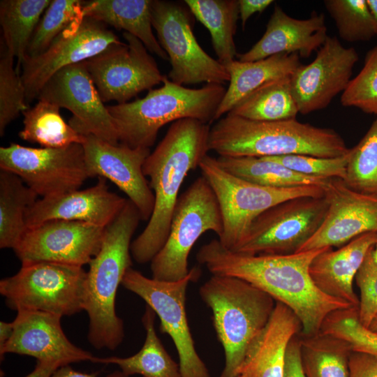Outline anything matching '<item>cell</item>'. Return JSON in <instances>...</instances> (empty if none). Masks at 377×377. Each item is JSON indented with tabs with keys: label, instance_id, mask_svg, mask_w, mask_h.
Masks as SVG:
<instances>
[{
	"label": "cell",
	"instance_id": "obj_29",
	"mask_svg": "<svg viewBox=\"0 0 377 377\" xmlns=\"http://www.w3.org/2000/svg\"><path fill=\"white\" fill-rule=\"evenodd\" d=\"M191 14L209 31L217 60L225 67L235 60L234 40L239 17L238 0H185Z\"/></svg>",
	"mask_w": 377,
	"mask_h": 377
},
{
	"label": "cell",
	"instance_id": "obj_6",
	"mask_svg": "<svg viewBox=\"0 0 377 377\" xmlns=\"http://www.w3.org/2000/svg\"><path fill=\"white\" fill-rule=\"evenodd\" d=\"M212 311L213 325L225 354L219 377H237L251 344L265 328L276 301L241 279L212 275L199 288Z\"/></svg>",
	"mask_w": 377,
	"mask_h": 377
},
{
	"label": "cell",
	"instance_id": "obj_36",
	"mask_svg": "<svg viewBox=\"0 0 377 377\" xmlns=\"http://www.w3.org/2000/svg\"><path fill=\"white\" fill-rule=\"evenodd\" d=\"M343 181L357 192L377 195V116L358 144L350 148Z\"/></svg>",
	"mask_w": 377,
	"mask_h": 377
},
{
	"label": "cell",
	"instance_id": "obj_41",
	"mask_svg": "<svg viewBox=\"0 0 377 377\" xmlns=\"http://www.w3.org/2000/svg\"><path fill=\"white\" fill-rule=\"evenodd\" d=\"M340 101L344 107L377 116V45L367 52L363 67L350 80Z\"/></svg>",
	"mask_w": 377,
	"mask_h": 377
},
{
	"label": "cell",
	"instance_id": "obj_16",
	"mask_svg": "<svg viewBox=\"0 0 377 377\" xmlns=\"http://www.w3.org/2000/svg\"><path fill=\"white\" fill-rule=\"evenodd\" d=\"M37 99L71 111L73 117L68 124L77 133L94 135L113 145L119 143L113 119L84 61L57 72L43 87Z\"/></svg>",
	"mask_w": 377,
	"mask_h": 377
},
{
	"label": "cell",
	"instance_id": "obj_7",
	"mask_svg": "<svg viewBox=\"0 0 377 377\" xmlns=\"http://www.w3.org/2000/svg\"><path fill=\"white\" fill-rule=\"evenodd\" d=\"M199 168L221 209L223 229L218 240L232 251L240 246L253 221L267 209L295 198L325 194V187L320 186L272 188L250 182L228 172L209 155L201 161Z\"/></svg>",
	"mask_w": 377,
	"mask_h": 377
},
{
	"label": "cell",
	"instance_id": "obj_25",
	"mask_svg": "<svg viewBox=\"0 0 377 377\" xmlns=\"http://www.w3.org/2000/svg\"><path fill=\"white\" fill-rule=\"evenodd\" d=\"M301 330L296 315L276 302L269 320L248 349L238 376L284 377L288 346Z\"/></svg>",
	"mask_w": 377,
	"mask_h": 377
},
{
	"label": "cell",
	"instance_id": "obj_40",
	"mask_svg": "<svg viewBox=\"0 0 377 377\" xmlns=\"http://www.w3.org/2000/svg\"><path fill=\"white\" fill-rule=\"evenodd\" d=\"M320 332L346 341L352 351L377 355V333L360 323L357 308L332 313L323 323Z\"/></svg>",
	"mask_w": 377,
	"mask_h": 377
},
{
	"label": "cell",
	"instance_id": "obj_21",
	"mask_svg": "<svg viewBox=\"0 0 377 377\" xmlns=\"http://www.w3.org/2000/svg\"><path fill=\"white\" fill-rule=\"evenodd\" d=\"M10 340L0 349L2 361L7 353L28 355L36 362L59 367L90 361L95 356L73 344L66 336L59 315L34 310L17 311Z\"/></svg>",
	"mask_w": 377,
	"mask_h": 377
},
{
	"label": "cell",
	"instance_id": "obj_30",
	"mask_svg": "<svg viewBox=\"0 0 377 377\" xmlns=\"http://www.w3.org/2000/svg\"><path fill=\"white\" fill-rule=\"evenodd\" d=\"M219 165L228 172L250 182L272 188L302 186L326 187L331 179L304 175L265 157L218 156Z\"/></svg>",
	"mask_w": 377,
	"mask_h": 377
},
{
	"label": "cell",
	"instance_id": "obj_47",
	"mask_svg": "<svg viewBox=\"0 0 377 377\" xmlns=\"http://www.w3.org/2000/svg\"><path fill=\"white\" fill-rule=\"evenodd\" d=\"M98 373H84L73 369L70 365H65L57 369L51 377H97ZM106 377H131L121 370H116Z\"/></svg>",
	"mask_w": 377,
	"mask_h": 377
},
{
	"label": "cell",
	"instance_id": "obj_14",
	"mask_svg": "<svg viewBox=\"0 0 377 377\" xmlns=\"http://www.w3.org/2000/svg\"><path fill=\"white\" fill-rule=\"evenodd\" d=\"M123 37L126 43L112 44L84 61L103 103H127L140 92L163 83L165 76L138 38L125 31Z\"/></svg>",
	"mask_w": 377,
	"mask_h": 377
},
{
	"label": "cell",
	"instance_id": "obj_34",
	"mask_svg": "<svg viewBox=\"0 0 377 377\" xmlns=\"http://www.w3.org/2000/svg\"><path fill=\"white\" fill-rule=\"evenodd\" d=\"M351 353L346 341L321 332L300 339L301 362L305 377H349Z\"/></svg>",
	"mask_w": 377,
	"mask_h": 377
},
{
	"label": "cell",
	"instance_id": "obj_49",
	"mask_svg": "<svg viewBox=\"0 0 377 377\" xmlns=\"http://www.w3.org/2000/svg\"><path fill=\"white\" fill-rule=\"evenodd\" d=\"M14 330L13 322H0V349L2 348L12 337Z\"/></svg>",
	"mask_w": 377,
	"mask_h": 377
},
{
	"label": "cell",
	"instance_id": "obj_52",
	"mask_svg": "<svg viewBox=\"0 0 377 377\" xmlns=\"http://www.w3.org/2000/svg\"><path fill=\"white\" fill-rule=\"evenodd\" d=\"M368 328L370 329L371 331L377 333V314L371 321Z\"/></svg>",
	"mask_w": 377,
	"mask_h": 377
},
{
	"label": "cell",
	"instance_id": "obj_2",
	"mask_svg": "<svg viewBox=\"0 0 377 377\" xmlns=\"http://www.w3.org/2000/svg\"><path fill=\"white\" fill-rule=\"evenodd\" d=\"M209 124L191 118L173 122L143 165L154 195L152 214L131 242V254L139 264L151 262L164 245L178 195L191 170L207 155Z\"/></svg>",
	"mask_w": 377,
	"mask_h": 377
},
{
	"label": "cell",
	"instance_id": "obj_18",
	"mask_svg": "<svg viewBox=\"0 0 377 377\" xmlns=\"http://www.w3.org/2000/svg\"><path fill=\"white\" fill-rule=\"evenodd\" d=\"M359 55L346 47L336 36H327L315 59L300 64L290 77L299 113L308 114L326 108L347 87Z\"/></svg>",
	"mask_w": 377,
	"mask_h": 377
},
{
	"label": "cell",
	"instance_id": "obj_53",
	"mask_svg": "<svg viewBox=\"0 0 377 377\" xmlns=\"http://www.w3.org/2000/svg\"><path fill=\"white\" fill-rule=\"evenodd\" d=\"M237 377H239V376H237Z\"/></svg>",
	"mask_w": 377,
	"mask_h": 377
},
{
	"label": "cell",
	"instance_id": "obj_12",
	"mask_svg": "<svg viewBox=\"0 0 377 377\" xmlns=\"http://www.w3.org/2000/svg\"><path fill=\"white\" fill-rule=\"evenodd\" d=\"M328 209L325 195L280 202L260 214L235 252L283 255L296 253L318 230Z\"/></svg>",
	"mask_w": 377,
	"mask_h": 377
},
{
	"label": "cell",
	"instance_id": "obj_5",
	"mask_svg": "<svg viewBox=\"0 0 377 377\" xmlns=\"http://www.w3.org/2000/svg\"><path fill=\"white\" fill-rule=\"evenodd\" d=\"M222 84H206L192 89L165 76L162 86L131 102L107 106L119 134V142L131 148H148L154 144L159 130L170 122L191 118L214 122L226 94Z\"/></svg>",
	"mask_w": 377,
	"mask_h": 377
},
{
	"label": "cell",
	"instance_id": "obj_32",
	"mask_svg": "<svg viewBox=\"0 0 377 377\" xmlns=\"http://www.w3.org/2000/svg\"><path fill=\"white\" fill-rule=\"evenodd\" d=\"M38 195L17 175L0 171V248L13 249L27 228L25 215Z\"/></svg>",
	"mask_w": 377,
	"mask_h": 377
},
{
	"label": "cell",
	"instance_id": "obj_33",
	"mask_svg": "<svg viewBox=\"0 0 377 377\" xmlns=\"http://www.w3.org/2000/svg\"><path fill=\"white\" fill-rule=\"evenodd\" d=\"M23 128L19 137L36 142L42 147H64L72 144H82L85 136L77 133L60 114V108L45 101H38L22 113Z\"/></svg>",
	"mask_w": 377,
	"mask_h": 377
},
{
	"label": "cell",
	"instance_id": "obj_27",
	"mask_svg": "<svg viewBox=\"0 0 377 377\" xmlns=\"http://www.w3.org/2000/svg\"><path fill=\"white\" fill-rule=\"evenodd\" d=\"M151 4L152 0L83 1L82 11L86 17L131 34L150 52L163 60H168L153 32Z\"/></svg>",
	"mask_w": 377,
	"mask_h": 377
},
{
	"label": "cell",
	"instance_id": "obj_31",
	"mask_svg": "<svg viewBox=\"0 0 377 377\" xmlns=\"http://www.w3.org/2000/svg\"><path fill=\"white\" fill-rule=\"evenodd\" d=\"M51 1L1 0L0 24L2 36L9 52L17 59L15 70L20 71L26 57L31 36Z\"/></svg>",
	"mask_w": 377,
	"mask_h": 377
},
{
	"label": "cell",
	"instance_id": "obj_4",
	"mask_svg": "<svg viewBox=\"0 0 377 377\" xmlns=\"http://www.w3.org/2000/svg\"><path fill=\"white\" fill-rule=\"evenodd\" d=\"M140 220L138 210L128 199L105 227L101 249L89 264L84 311L89 320L87 339L96 349L115 350L124 338V323L116 313V295L132 266L131 239Z\"/></svg>",
	"mask_w": 377,
	"mask_h": 377
},
{
	"label": "cell",
	"instance_id": "obj_26",
	"mask_svg": "<svg viewBox=\"0 0 377 377\" xmlns=\"http://www.w3.org/2000/svg\"><path fill=\"white\" fill-rule=\"evenodd\" d=\"M300 57L297 53H282L254 61L234 60L226 67L230 74L229 85L214 121L230 112L239 102L262 87L290 77L301 64Z\"/></svg>",
	"mask_w": 377,
	"mask_h": 377
},
{
	"label": "cell",
	"instance_id": "obj_11",
	"mask_svg": "<svg viewBox=\"0 0 377 377\" xmlns=\"http://www.w3.org/2000/svg\"><path fill=\"white\" fill-rule=\"evenodd\" d=\"M201 274L193 267L184 279L164 281L148 278L130 267L121 285L141 297L160 319V330L168 334L177 349L183 377H211L207 366L198 354L186 313V293L191 281Z\"/></svg>",
	"mask_w": 377,
	"mask_h": 377
},
{
	"label": "cell",
	"instance_id": "obj_20",
	"mask_svg": "<svg viewBox=\"0 0 377 377\" xmlns=\"http://www.w3.org/2000/svg\"><path fill=\"white\" fill-rule=\"evenodd\" d=\"M328 209L321 226L296 252L341 247L367 232L377 233V195L357 192L331 178L325 194Z\"/></svg>",
	"mask_w": 377,
	"mask_h": 377
},
{
	"label": "cell",
	"instance_id": "obj_48",
	"mask_svg": "<svg viewBox=\"0 0 377 377\" xmlns=\"http://www.w3.org/2000/svg\"><path fill=\"white\" fill-rule=\"evenodd\" d=\"M59 368L53 364L36 362L34 370L24 377H51Z\"/></svg>",
	"mask_w": 377,
	"mask_h": 377
},
{
	"label": "cell",
	"instance_id": "obj_51",
	"mask_svg": "<svg viewBox=\"0 0 377 377\" xmlns=\"http://www.w3.org/2000/svg\"><path fill=\"white\" fill-rule=\"evenodd\" d=\"M371 253L373 261L377 266V242L372 246Z\"/></svg>",
	"mask_w": 377,
	"mask_h": 377
},
{
	"label": "cell",
	"instance_id": "obj_9",
	"mask_svg": "<svg viewBox=\"0 0 377 377\" xmlns=\"http://www.w3.org/2000/svg\"><path fill=\"white\" fill-rule=\"evenodd\" d=\"M87 272L82 267L52 262L22 265L14 275L0 281L7 306L64 316L84 311Z\"/></svg>",
	"mask_w": 377,
	"mask_h": 377
},
{
	"label": "cell",
	"instance_id": "obj_19",
	"mask_svg": "<svg viewBox=\"0 0 377 377\" xmlns=\"http://www.w3.org/2000/svg\"><path fill=\"white\" fill-rule=\"evenodd\" d=\"M90 178L104 177L114 184L135 206L141 220L149 221L154 207V195L143 173L150 149L110 144L94 135L82 144Z\"/></svg>",
	"mask_w": 377,
	"mask_h": 377
},
{
	"label": "cell",
	"instance_id": "obj_24",
	"mask_svg": "<svg viewBox=\"0 0 377 377\" xmlns=\"http://www.w3.org/2000/svg\"><path fill=\"white\" fill-rule=\"evenodd\" d=\"M377 242L376 232H367L337 250L328 247L313 260L309 272L324 293L358 308L359 297L353 288L355 276L369 250Z\"/></svg>",
	"mask_w": 377,
	"mask_h": 377
},
{
	"label": "cell",
	"instance_id": "obj_10",
	"mask_svg": "<svg viewBox=\"0 0 377 377\" xmlns=\"http://www.w3.org/2000/svg\"><path fill=\"white\" fill-rule=\"evenodd\" d=\"M151 22L170 63L169 80L180 85L202 82L223 85L230 81L226 68L197 41L186 8L171 1L152 0Z\"/></svg>",
	"mask_w": 377,
	"mask_h": 377
},
{
	"label": "cell",
	"instance_id": "obj_43",
	"mask_svg": "<svg viewBox=\"0 0 377 377\" xmlns=\"http://www.w3.org/2000/svg\"><path fill=\"white\" fill-rule=\"evenodd\" d=\"M371 248L367 253L355 279L360 290L358 318L367 327H369L377 314V266L371 257Z\"/></svg>",
	"mask_w": 377,
	"mask_h": 377
},
{
	"label": "cell",
	"instance_id": "obj_1",
	"mask_svg": "<svg viewBox=\"0 0 377 377\" xmlns=\"http://www.w3.org/2000/svg\"><path fill=\"white\" fill-rule=\"evenodd\" d=\"M327 248L290 254L250 255L226 249L218 239H212L201 246L196 258L212 275L244 280L286 305L299 319L302 335L309 337L320 332L330 314L353 307L323 293L311 279L310 265Z\"/></svg>",
	"mask_w": 377,
	"mask_h": 377
},
{
	"label": "cell",
	"instance_id": "obj_28",
	"mask_svg": "<svg viewBox=\"0 0 377 377\" xmlns=\"http://www.w3.org/2000/svg\"><path fill=\"white\" fill-rule=\"evenodd\" d=\"M156 316L153 309L147 305L142 318L146 337L138 353L126 357L95 356L92 362L116 364L128 376L138 374L142 377H183L179 364L170 357L156 334Z\"/></svg>",
	"mask_w": 377,
	"mask_h": 377
},
{
	"label": "cell",
	"instance_id": "obj_46",
	"mask_svg": "<svg viewBox=\"0 0 377 377\" xmlns=\"http://www.w3.org/2000/svg\"><path fill=\"white\" fill-rule=\"evenodd\" d=\"M273 2L272 0H238L239 13L243 29L248 20L254 13H263Z\"/></svg>",
	"mask_w": 377,
	"mask_h": 377
},
{
	"label": "cell",
	"instance_id": "obj_13",
	"mask_svg": "<svg viewBox=\"0 0 377 377\" xmlns=\"http://www.w3.org/2000/svg\"><path fill=\"white\" fill-rule=\"evenodd\" d=\"M0 168L20 177L42 198L77 190L90 178L82 145L77 143L58 148L10 143L0 147Z\"/></svg>",
	"mask_w": 377,
	"mask_h": 377
},
{
	"label": "cell",
	"instance_id": "obj_39",
	"mask_svg": "<svg viewBox=\"0 0 377 377\" xmlns=\"http://www.w3.org/2000/svg\"><path fill=\"white\" fill-rule=\"evenodd\" d=\"M14 57L0 43V135L20 113L28 110L24 87L14 67Z\"/></svg>",
	"mask_w": 377,
	"mask_h": 377
},
{
	"label": "cell",
	"instance_id": "obj_3",
	"mask_svg": "<svg viewBox=\"0 0 377 377\" xmlns=\"http://www.w3.org/2000/svg\"><path fill=\"white\" fill-rule=\"evenodd\" d=\"M209 151L219 156L274 157L305 154L333 158L350 148L334 130L295 119L253 121L230 113L210 127Z\"/></svg>",
	"mask_w": 377,
	"mask_h": 377
},
{
	"label": "cell",
	"instance_id": "obj_42",
	"mask_svg": "<svg viewBox=\"0 0 377 377\" xmlns=\"http://www.w3.org/2000/svg\"><path fill=\"white\" fill-rule=\"evenodd\" d=\"M350 151L343 156L324 158L305 154H291L265 157L276 161L298 173L323 179H345Z\"/></svg>",
	"mask_w": 377,
	"mask_h": 377
},
{
	"label": "cell",
	"instance_id": "obj_37",
	"mask_svg": "<svg viewBox=\"0 0 377 377\" xmlns=\"http://www.w3.org/2000/svg\"><path fill=\"white\" fill-rule=\"evenodd\" d=\"M323 3L342 40L366 42L376 36L367 0H325Z\"/></svg>",
	"mask_w": 377,
	"mask_h": 377
},
{
	"label": "cell",
	"instance_id": "obj_17",
	"mask_svg": "<svg viewBox=\"0 0 377 377\" xmlns=\"http://www.w3.org/2000/svg\"><path fill=\"white\" fill-rule=\"evenodd\" d=\"M105 228L79 221L50 220L27 228L13 251L22 265L52 262L82 267L99 252Z\"/></svg>",
	"mask_w": 377,
	"mask_h": 377
},
{
	"label": "cell",
	"instance_id": "obj_38",
	"mask_svg": "<svg viewBox=\"0 0 377 377\" xmlns=\"http://www.w3.org/2000/svg\"><path fill=\"white\" fill-rule=\"evenodd\" d=\"M82 3L80 0L51 1L31 36L26 56L42 54L74 21L84 17Z\"/></svg>",
	"mask_w": 377,
	"mask_h": 377
},
{
	"label": "cell",
	"instance_id": "obj_22",
	"mask_svg": "<svg viewBox=\"0 0 377 377\" xmlns=\"http://www.w3.org/2000/svg\"><path fill=\"white\" fill-rule=\"evenodd\" d=\"M126 199L110 191L104 177L88 188L38 200L26 212L29 228L50 220L79 221L105 228L121 212Z\"/></svg>",
	"mask_w": 377,
	"mask_h": 377
},
{
	"label": "cell",
	"instance_id": "obj_8",
	"mask_svg": "<svg viewBox=\"0 0 377 377\" xmlns=\"http://www.w3.org/2000/svg\"><path fill=\"white\" fill-rule=\"evenodd\" d=\"M223 229L218 200L208 182L200 176L178 198L167 239L151 261L152 278L176 281L186 277L190 271L189 253L196 241L207 231L219 237Z\"/></svg>",
	"mask_w": 377,
	"mask_h": 377
},
{
	"label": "cell",
	"instance_id": "obj_44",
	"mask_svg": "<svg viewBox=\"0 0 377 377\" xmlns=\"http://www.w3.org/2000/svg\"><path fill=\"white\" fill-rule=\"evenodd\" d=\"M349 377H377V355L354 352L349 357Z\"/></svg>",
	"mask_w": 377,
	"mask_h": 377
},
{
	"label": "cell",
	"instance_id": "obj_45",
	"mask_svg": "<svg viewBox=\"0 0 377 377\" xmlns=\"http://www.w3.org/2000/svg\"><path fill=\"white\" fill-rule=\"evenodd\" d=\"M284 377H305L301 362L300 338L297 336L291 339L286 350Z\"/></svg>",
	"mask_w": 377,
	"mask_h": 377
},
{
	"label": "cell",
	"instance_id": "obj_15",
	"mask_svg": "<svg viewBox=\"0 0 377 377\" xmlns=\"http://www.w3.org/2000/svg\"><path fill=\"white\" fill-rule=\"evenodd\" d=\"M105 24L89 17L74 21L42 54L25 57L20 77L29 104L45 84L63 68L86 61L112 44L119 43L116 34Z\"/></svg>",
	"mask_w": 377,
	"mask_h": 377
},
{
	"label": "cell",
	"instance_id": "obj_23",
	"mask_svg": "<svg viewBox=\"0 0 377 377\" xmlns=\"http://www.w3.org/2000/svg\"><path fill=\"white\" fill-rule=\"evenodd\" d=\"M327 36L323 13L313 11L307 19H296L275 5L263 36L249 50L237 54V57L243 62L282 53H297L307 58L319 50Z\"/></svg>",
	"mask_w": 377,
	"mask_h": 377
},
{
	"label": "cell",
	"instance_id": "obj_50",
	"mask_svg": "<svg viewBox=\"0 0 377 377\" xmlns=\"http://www.w3.org/2000/svg\"><path fill=\"white\" fill-rule=\"evenodd\" d=\"M367 3L372 15L377 36V0H367Z\"/></svg>",
	"mask_w": 377,
	"mask_h": 377
},
{
	"label": "cell",
	"instance_id": "obj_35",
	"mask_svg": "<svg viewBox=\"0 0 377 377\" xmlns=\"http://www.w3.org/2000/svg\"><path fill=\"white\" fill-rule=\"evenodd\" d=\"M290 77L272 82L258 89L228 112L253 121L295 119L299 113Z\"/></svg>",
	"mask_w": 377,
	"mask_h": 377
}]
</instances>
